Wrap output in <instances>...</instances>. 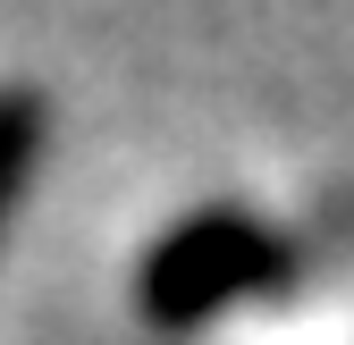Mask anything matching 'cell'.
Returning a JSON list of instances; mask_svg holds the SVG:
<instances>
[{"mask_svg": "<svg viewBox=\"0 0 354 345\" xmlns=\"http://www.w3.org/2000/svg\"><path fill=\"white\" fill-rule=\"evenodd\" d=\"M34 160H42V101L26 93V84H0V228L17 219Z\"/></svg>", "mask_w": 354, "mask_h": 345, "instance_id": "1", "label": "cell"}]
</instances>
